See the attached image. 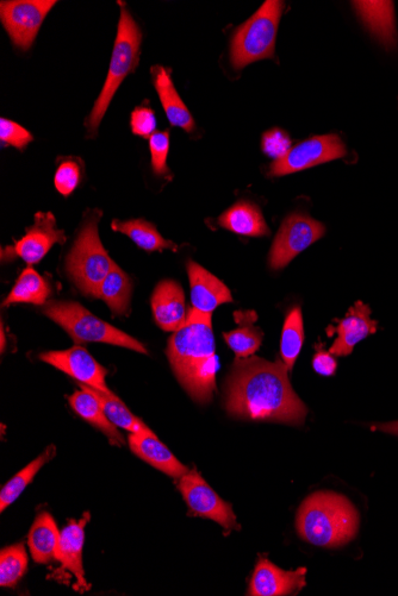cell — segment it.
I'll list each match as a JSON object with an SVG mask.
<instances>
[{"label": "cell", "mask_w": 398, "mask_h": 596, "mask_svg": "<svg viewBox=\"0 0 398 596\" xmlns=\"http://www.w3.org/2000/svg\"><path fill=\"white\" fill-rule=\"evenodd\" d=\"M226 409L230 416L302 425L308 409L290 385L281 361L257 356L236 359L227 380Z\"/></svg>", "instance_id": "6da1fadb"}, {"label": "cell", "mask_w": 398, "mask_h": 596, "mask_svg": "<svg viewBox=\"0 0 398 596\" xmlns=\"http://www.w3.org/2000/svg\"><path fill=\"white\" fill-rule=\"evenodd\" d=\"M167 356L174 374L190 397L199 404L210 403L219 366L210 313L192 307L183 328L171 337Z\"/></svg>", "instance_id": "7a4b0ae2"}, {"label": "cell", "mask_w": 398, "mask_h": 596, "mask_svg": "<svg viewBox=\"0 0 398 596\" xmlns=\"http://www.w3.org/2000/svg\"><path fill=\"white\" fill-rule=\"evenodd\" d=\"M298 535L322 548H338L352 541L359 528V514L350 500L334 492H316L297 513Z\"/></svg>", "instance_id": "3957f363"}, {"label": "cell", "mask_w": 398, "mask_h": 596, "mask_svg": "<svg viewBox=\"0 0 398 596\" xmlns=\"http://www.w3.org/2000/svg\"><path fill=\"white\" fill-rule=\"evenodd\" d=\"M121 6L120 23H118L117 36L114 46L113 56H111L110 68L107 81L103 90L97 99L89 118L86 121L89 136L95 137L99 125H101L105 112H107L111 100L115 93L120 89L123 80L129 74L135 72L139 65L140 48L142 42V33L138 23L135 22L132 15L124 3H118Z\"/></svg>", "instance_id": "277c9868"}, {"label": "cell", "mask_w": 398, "mask_h": 596, "mask_svg": "<svg viewBox=\"0 0 398 596\" xmlns=\"http://www.w3.org/2000/svg\"><path fill=\"white\" fill-rule=\"evenodd\" d=\"M284 9V2L267 0L250 20L235 30L230 61L236 71L253 62L273 58L278 25Z\"/></svg>", "instance_id": "5b68a950"}, {"label": "cell", "mask_w": 398, "mask_h": 596, "mask_svg": "<svg viewBox=\"0 0 398 596\" xmlns=\"http://www.w3.org/2000/svg\"><path fill=\"white\" fill-rule=\"evenodd\" d=\"M43 313L59 324L77 344L101 342L117 345V347L148 354L145 345L132 336L124 334L115 326L93 316L84 306L73 301H48L43 305Z\"/></svg>", "instance_id": "8992f818"}, {"label": "cell", "mask_w": 398, "mask_h": 596, "mask_svg": "<svg viewBox=\"0 0 398 596\" xmlns=\"http://www.w3.org/2000/svg\"><path fill=\"white\" fill-rule=\"evenodd\" d=\"M102 213H93L87 219L76 243L67 256L66 268L74 284L85 296L98 297L99 286L114 266L98 234V222Z\"/></svg>", "instance_id": "52a82bcc"}, {"label": "cell", "mask_w": 398, "mask_h": 596, "mask_svg": "<svg viewBox=\"0 0 398 596\" xmlns=\"http://www.w3.org/2000/svg\"><path fill=\"white\" fill-rule=\"evenodd\" d=\"M178 489L195 516L214 520L225 530V535L240 530L232 506L217 495L196 469L189 470L179 479Z\"/></svg>", "instance_id": "ba28073f"}, {"label": "cell", "mask_w": 398, "mask_h": 596, "mask_svg": "<svg viewBox=\"0 0 398 596\" xmlns=\"http://www.w3.org/2000/svg\"><path fill=\"white\" fill-rule=\"evenodd\" d=\"M326 229L312 217L294 213L285 219L272 244L270 267L279 271L289 265L301 254L325 235Z\"/></svg>", "instance_id": "9c48e42d"}, {"label": "cell", "mask_w": 398, "mask_h": 596, "mask_svg": "<svg viewBox=\"0 0 398 596\" xmlns=\"http://www.w3.org/2000/svg\"><path fill=\"white\" fill-rule=\"evenodd\" d=\"M55 0H14L0 4V20L15 47L28 50Z\"/></svg>", "instance_id": "30bf717a"}, {"label": "cell", "mask_w": 398, "mask_h": 596, "mask_svg": "<svg viewBox=\"0 0 398 596\" xmlns=\"http://www.w3.org/2000/svg\"><path fill=\"white\" fill-rule=\"evenodd\" d=\"M346 148L337 135L314 136L292 147L283 159L272 163L271 177H283L321 163L344 158Z\"/></svg>", "instance_id": "8fae6325"}, {"label": "cell", "mask_w": 398, "mask_h": 596, "mask_svg": "<svg viewBox=\"0 0 398 596\" xmlns=\"http://www.w3.org/2000/svg\"><path fill=\"white\" fill-rule=\"evenodd\" d=\"M40 359L49 365L58 368L72 378L78 380L80 384L96 388V390L113 394L107 386L105 370L93 357L87 353V350L80 345L64 351H49L41 354Z\"/></svg>", "instance_id": "7c38bea8"}, {"label": "cell", "mask_w": 398, "mask_h": 596, "mask_svg": "<svg viewBox=\"0 0 398 596\" xmlns=\"http://www.w3.org/2000/svg\"><path fill=\"white\" fill-rule=\"evenodd\" d=\"M65 242L64 231L57 228V219L52 213L39 212L36 213L33 227L27 229V234L16 242L14 248H8V254L14 253L28 265H37L55 244Z\"/></svg>", "instance_id": "4fadbf2b"}, {"label": "cell", "mask_w": 398, "mask_h": 596, "mask_svg": "<svg viewBox=\"0 0 398 596\" xmlns=\"http://www.w3.org/2000/svg\"><path fill=\"white\" fill-rule=\"evenodd\" d=\"M306 568H298L294 572H285L275 564L260 556L254 570L250 589L251 596L296 595L306 587Z\"/></svg>", "instance_id": "5bb4252c"}, {"label": "cell", "mask_w": 398, "mask_h": 596, "mask_svg": "<svg viewBox=\"0 0 398 596\" xmlns=\"http://www.w3.org/2000/svg\"><path fill=\"white\" fill-rule=\"evenodd\" d=\"M337 328L329 326L328 335L337 332L338 338L333 343L329 353L334 356H348L356 345L365 340L366 337L375 334L378 323L371 318V309L363 301H357L348 310L344 319L338 321Z\"/></svg>", "instance_id": "9a60e30c"}, {"label": "cell", "mask_w": 398, "mask_h": 596, "mask_svg": "<svg viewBox=\"0 0 398 596\" xmlns=\"http://www.w3.org/2000/svg\"><path fill=\"white\" fill-rule=\"evenodd\" d=\"M90 514L76 522L70 520L64 530L60 532L57 561L61 563V572H70L77 579V585L82 591L89 589L85 579L83 567V548L85 542V526L89 523Z\"/></svg>", "instance_id": "2e32d148"}, {"label": "cell", "mask_w": 398, "mask_h": 596, "mask_svg": "<svg viewBox=\"0 0 398 596\" xmlns=\"http://www.w3.org/2000/svg\"><path fill=\"white\" fill-rule=\"evenodd\" d=\"M155 322L164 331L176 332L186 323L185 296L182 286L173 280L161 281L152 297Z\"/></svg>", "instance_id": "e0dca14e"}, {"label": "cell", "mask_w": 398, "mask_h": 596, "mask_svg": "<svg viewBox=\"0 0 398 596\" xmlns=\"http://www.w3.org/2000/svg\"><path fill=\"white\" fill-rule=\"evenodd\" d=\"M188 274L194 309L213 315L215 309L220 305L232 303L233 298L229 288L198 263L188 262Z\"/></svg>", "instance_id": "ac0fdd59"}, {"label": "cell", "mask_w": 398, "mask_h": 596, "mask_svg": "<svg viewBox=\"0 0 398 596\" xmlns=\"http://www.w3.org/2000/svg\"><path fill=\"white\" fill-rule=\"evenodd\" d=\"M151 74L153 85L170 123L173 127L183 129L186 133H192L196 128L194 118L173 85L171 71L163 66H154L151 69Z\"/></svg>", "instance_id": "d6986e66"}, {"label": "cell", "mask_w": 398, "mask_h": 596, "mask_svg": "<svg viewBox=\"0 0 398 596\" xmlns=\"http://www.w3.org/2000/svg\"><path fill=\"white\" fill-rule=\"evenodd\" d=\"M128 441L129 447L135 455L173 479L179 480L190 470L180 463L170 449H167L166 445L161 443L155 435L130 434Z\"/></svg>", "instance_id": "ffe728a7"}, {"label": "cell", "mask_w": 398, "mask_h": 596, "mask_svg": "<svg viewBox=\"0 0 398 596\" xmlns=\"http://www.w3.org/2000/svg\"><path fill=\"white\" fill-rule=\"evenodd\" d=\"M234 319L238 328L223 334V337L236 359H247L257 353L263 342V331L256 326L258 315L256 311H236Z\"/></svg>", "instance_id": "44dd1931"}, {"label": "cell", "mask_w": 398, "mask_h": 596, "mask_svg": "<svg viewBox=\"0 0 398 596\" xmlns=\"http://www.w3.org/2000/svg\"><path fill=\"white\" fill-rule=\"evenodd\" d=\"M60 531L51 514L42 512L31 526L28 544L34 561L40 564L57 560Z\"/></svg>", "instance_id": "7402d4cb"}, {"label": "cell", "mask_w": 398, "mask_h": 596, "mask_svg": "<svg viewBox=\"0 0 398 596\" xmlns=\"http://www.w3.org/2000/svg\"><path fill=\"white\" fill-rule=\"evenodd\" d=\"M219 224L222 228L239 235L251 237L270 235V229L267 228L258 206L248 202L236 203L230 207L219 218Z\"/></svg>", "instance_id": "603a6c76"}, {"label": "cell", "mask_w": 398, "mask_h": 596, "mask_svg": "<svg viewBox=\"0 0 398 596\" xmlns=\"http://www.w3.org/2000/svg\"><path fill=\"white\" fill-rule=\"evenodd\" d=\"M360 17L372 34L387 47L396 43L394 5L391 2H354Z\"/></svg>", "instance_id": "cb8c5ba5"}, {"label": "cell", "mask_w": 398, "mask_h": 596, "mask_svg": "<svg viewBox=\"0 0 398 596\" xmlns=\"http://www.w3.org/2000/svg\"><path fill=\"white\" fill-rule=\"evenodd\" d=\"M68 400H70L72 409L86 422L102 431L109 438L111 444L118 445V447H123L126 444L123 436L118 432L117 426L110 422L101 404L92 394L82 390L74 392Z\"/></svg>", "instance_id": "d4e9b609"}, {"label": "cell", "mask_w": 398, "mask_h": 596, "mask_svg": "<svg viewBox=\"0 0 398 596\" xmlns=\"http://www.w3.org/2000/svg\"><path fill=\"white\" fill-rule=\"evenodd\" d=\"M78 385L82 390L89 392L99 401L104 413L107 414L110 422L114 425L120 426V428L136 435H155L154 432L142 422V420L135 417L134 414L128 410V407L124 405L123 401L118 399L114 393H104L96 390V388L80 384V382H78Z\"/></svg>", "instance_id": "484cf974"}, {"label": "cell", "mask_w": 398, "mask_h": 596, "mask_svg": "<svg viewBox=\"0 0 398 596\" xmlns=\"http://www.w3.org/2000/svg\"><path fill=\"white\" fill-rule=\"evenodd\" d=\"M132 280L114 263L113 268L99 286L97 299H102L115 315H128L132 299Z\"/></svg>", "instance_id": "4316f807"}, {"label": "cell", "mask_w": 398, "mask_h": 596, "mask_svg": "<svg viewBox=\"0 0 398 596\" xmlns=\"http://www.w3.org/2000/svg\"><path fill=\"white\" fill-rule=\"evenodd\" d=\"M49 296H51V287L46 279L33 268H26L17 279L4 306L20 303L42 306L48 303Z\"/></svg>", "instance_id": "83f0119b"}, {"label": "cell", "mask_w": 398, "mask_h": 596, "mask_svg": "<svg viewBox=\"0 0 398 596\" xmlns=\"http://www.w3.org/2000/svg\"><path fill=\"white\" fill-rule=\"evenodd\" d=\"M111 228L127 235L136 246L148 253L161 252L164 249L177 250L176 244L165 240L152 223L143 221V219H133V221L126 222L114 221Z\"/></svg>", "instance_id": "f1b7e54d"}, {"label": "cell", "mask_w": 398, "mask_h": 596, "mask_svg": "<svg viewBox=\"0 0 398 596\" xmlns=\"http://www.w3.org/2000/svg\"><path fill=\"white\" fill-rule=\"evenodd\" d=\"M57 454V448L51 445L45 453L37 457L36 460L28 464V466L21 470L14 478H12L2 489L0 493V511L4 512L14 501L20 497L24 489L29 483L33 481L39 470L45 464L53 459Z\"/></svg>", "instance_id": "f546056e"}, {"label": "cell", "mask_w": 398, "mask_h": 596, "mask_svg": "<svg viewBox=\"0 0 398 596\" xmlns=\"http://www.w3.org/2000/svg\"><path fill=\"white\" fill-rule=\"evenodd\" d=\"M304 343L303 317L300 307H294L286 316L281 341V356L288 370L294 368Z\"/></svg>", "instance_id": "4dcf8cb0"}, {"label": "cell", "mask_w": 398, "mask_h": 596, "mask_svg": "<svg viewBox=\"0 0 398 596\" xmlns=\"http://www.w3.org/2000/svg\"><path fill=\"white\" fill-rule=\"evenodd\" d=\"M27 569L28 556L23 544L3 549L0 554V586L15 587Z\"/></svg>", "instance_id": "1f68e13d"}, {"label": "cell", "mask_w": 398, "mask_h": 596, "mask_svg": "<svg viewBox=\"0 0 398 596\" xmlns=\"http://www.w3.org/2000/svg\"><path fill=\"white\" fill-rule=\"evenodd\" d=\"M149 150L152 155V169L158 177H171L167 167V155L170 150V131H157L149 138Z\"/></svg>", "instance_id": "d6a6232c"}, {"label": "cell", "mask_w": 398, "mask_h": 596, "mask_svg": "<svg viewBox=\"0 0 398 596\" xmlns=\"http://www.w3.org/2000/svg\"><path fill=\"white\" fill-rule=\"evenodd\" d=\"M80 180H82V165L79 160L66 159L55 173L54 184L62 196L68 197L77 190Z\"/></svg>", "instance_id": "836d02e7"}, {"label": "cell", "mask_w": 398, "mask_h": 596, "mask_svg": "<svg viewBox=\"0 0 398 596\" xmlns=\"http://www.w3.org/2000/svg\"><path fill=\"white\" fill-rule=\"evenodd\" d=\"M34 140L33 135L20 124L10 121V119H0V141L3 146H11L23 150Z\"/></svg>", "instance_id": "e575fe53"}, {"label": "cell", "mask_w": 398, "mask_h": 596, "mask_svg": "<svg viewBox=\"0 0 398 596\" xmlns=\"http://www.w3.org/2000/svg\"><path fill=\"white\" fill-rule=\"evenodd\" d=\"M291 144L290 137L285 131L272 129L264 134L261 147L267 156L277 161L283 159L290 152Z\"/></svg>", "instance_id": "d590c367"}, {"label": "cell", "mask_w": 398, "mask_h": 596, "mask_svg": "<svg viewBox=\"0 0 398 596\" xmlns=\"http://www.w3.org/2000/svg\"><path fill=\"white\" fill-rule=\"evenodd\" d=\"M130 127H132L133 134L143 138H151L157 133V118H155L154 111L145 106H139L133 111L130 117Z\"/></svg>", "instance_id": "8d00e7d4"}, {"label": "cell", "mask_w": 398, "mask_h": 596, "mask_svg": "<svg viewBox=\"0 0 398 596\" xmlns=\"http://www.w3.org/2000/svg\"><path fill=\"white\" fill-rule=\"evenodd\" d=\"M323 345H317L316 347V354L313 360V367L316 373H319L323 376H332L337 370L338 363L335 361L333 355L331 353H327V351L323 350Z\"/></svg>", "instance_id": "74e56055"}, {"label": "cell", "mask_w": 398, "mask_h": 596, "mask_svg": "<svg viewBox=\"0 0 398 596\" xmlns=\"http://www.w3.org/2000/svg\"><path fill=\"white\" fill-rule=\"evenodd\" d=\"M372 430L385 432V434L398 436V422L373 425Z\"/></svg>", "instance_id": "f35d334b"}]
</instances>
